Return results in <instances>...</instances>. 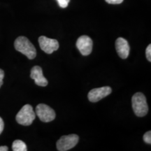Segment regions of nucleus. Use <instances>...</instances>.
Segmentation results:
<instances>
[{
    "instance_id": "obj_1",
    "label": "nucleus",
    "mask_w": 151,
    "mask_h": 151,
    "mask_svg": "<svg viewBox=\"0 0 151 151\" xmlns=\"http://www.w3.org/2000/svg\"><path fill=\"white\" fill-rule=\"evenodd\" d=\"M16 50L25 55L28 59L32 60L37 56V50L34 45L25 37H19L14 42Z\"/></svg>"
},
{
    "instance_id": "obj_2",
    "label": "nucleus",
    "mask_w": 151,
    "mask_h": 151,
    "mask_svg": "<svg viewBox=\"0 0 151 151\" xmlns=\"http://www.w3.org/2000/svg\"><path fill=\"white\" fill-rule=\"evenodd\" d=\"M132 108L136 116L139 117L145 116L148 113V106L146 98L141 92H137L134 94L132 99Z\"/></svg>"
},
{
    "instance_id": "obj_3",
    "label": "nucleus",
    "mask_w": 151,
    "mask_h": 151,
    "mask_svg": "<svg viewBox=\"0 0 151 151\" xmlns=\"http://www.w3.org/2000/svg\"><path fill=\"white\" fill-rule=\"evenodd\" d=\"M36 118V113L32 106L29 104L24 105L16 115V121L18 124L29 126L32 123Z\"/></svg>"
},
{
    "instance_id": "obj_4",
    "label": "nucleus",
    "mask_w": 151,
    "mask_h": 151,
    "mask_svg": "<svg viewBox=\"0 0 151 151\" xmlns=\"http://www.w3.org/2000/svg\"><path fill=\"white\" fill-rule=\"evenodd\" d=\"M35 113L42 122H51L55 118V112L53 109L44 104H39L36 108Z\"/></svg>"
},
{
    "instance_id": "obj_5",
    "label": "nucleus",
    "mask_w": 151,
    "mask_h": 151,
    "mask_svg": "<svg viewBox=\"0 0 151 151\" xmlns=\"http://www.w3.org/2000/svg\"><path fill=\"white\" fill-rule=\"evenodd\" d=\"M79 137L76 134L63 136L57 142V148L59 151H66L73 148L78 142Z\"/></svg>"
},
{
    "instance_id": "obj_6",
    "label": "nucleus",
    "mask_w": 151,
    "mask_h": 151,
    "mask_svg": "<svg viewBox=\"0 0 151 151\" xmlns=\"http://www.w3.org/2000/svg\"><path fill=\"white\" fill-rule=\"evenodd\" d=\"M39 43L41 50L48 54H51L59 48V42L56 39H49L45 36L39 38Z\"/></svg>"
},
{
    "instance_id": "obj_7",
    "label": "nucleus",
    "mask_w": 151,
    "mask_h": 151,
    "mask_svg": "<svg viewBox=\"0 0 151 151\" xmlns=\"http://www.w3.org/2000/svg\"><path fill=\"white\" fill-rule=\"evenodd\" d=\"M93 46L92 40L88 36H81L76 41V47L83 55H88L91 53Z\"/></svg>"
},
{
    "instance_id": "obj_8",
    "label": "nucleus",
    "mask_w": 151,
    "mask_h": 151,
    "mask_svg": "<svg viewBox=\"0 0 151 151\" xmlns=\"http://www.w3.org/2000/svg\"><path fill=\"white\" fill-rule=\"evenodd\" d=\"M111 88L109 86L101 87L99 88H94L90 90L88 93V99L90 100L91 102H97L99 101V100L102 99L103 98L109 95L111 93Z\"/></svg>"
},
{
    "instance_id": "obj_9",
    "label": "nucleus",
    "mask_w": 151,
    "mask_h": 151,
    "mask_svg": "<svg viewBox=\"0 0 151 151\" xmlns=\"http://www.w3.org/2000/svg\"><path fill=\"white\" fill-rule=\"evenodd\" d=\"M30 77L32 79L35 80V83L39 86L45 87L48 83V80L43 74L42 69L39 66H35L31 69Z\"/></svg>"
},
{
    "instance_id": "obj_10",
    "label": "nucleus",
    "mask_w": 151,
    "mask_h": 151,
    "mask_svg": "<svg viewBox=\"0 0 151 151\" xmlns=\"http://www.w3.org/2000/svg\"><path fill=\"white\" fill-rule=\"evenodd\" d=\"M116 48L118 55L122 59H126L129 54L130 47L127 41L124 38L120 37L116 41Z\"/></svg>"
},
{
    "instance_id": "obj_11",
    "label": "nucleus",
    "mask_w": 151,
    "mask_h": 151,
    "mask_svg": "<svg viewBox=\"0 0 151 151\" xmlns=\"http://www.w3.org/2000/svg\"><path fill=\"white\" fill-rule=\"evenodd\" d=\"M12 149L14 151H27V146L22 141L16 140L12 145Z\"/></svg>"
},
{
    "instance_id": "obj_12",
    "label": "nucleus",
    "mask_w": 151,
    "mask_h": 151,
    "mask_svg": "<svg viewBox=\"0 0 151 151\" xmlns=\"http://www.w3.org/2000/svg\"><path fill=\"white\" fill-rule=\"evenodd\" d=\"M143 140L146 143L150 144L151 143V132H147L144 135H143Z\"/></svg>"
},
{
    "instance_id": "obj_13",
    "label": "nucleus",
    "mask_w": 151,
    "mask_h": 151,
    "mask_svg": "<svg viewBox=\"0 0 151 151\" xmlns=\"http://www.w3.org/2000/svg\"><path fill=\"white\" fill-rule=\"evenodd\" d=\"M58 2V4L61 8H66L69 4L70 0H57Z\"/></svg>"
},
{
    "instance_id": "obj_14",
    "label": "nucleus",
    "mask_w": 151,
    "mask_h": 151,
    "mask_svg": "<svg viewBox=\"0 0 151 151\" xmlns=\"http://www.w3.org/2000/svg\"><path fill=\"white\" fill-rule=\"evenodd\" d=\"M146 55L147 60H148L149 62H151V45L150 44H149L148 47H147Z\"/></svg>"
},
{
    "instance_id": "obj_15",
    "label": "nucleus",
    "mask_w": 151,
    "mask_h": 151,
    "mask_svg": "<svg viewBox=\"0 0 151 151\" xmlns=\"http://www.w3.org/2000/svg\"><path fill=\"white\" fill-rule=\"evenodd\" d=\"M105 1L111 4H121L123 0H105Z\"/></svg>"
},
{
    "instance_id": "obj_16",
    "label": "nucleus",
    "mask_w": 151,
    "mask_h": 151,
    "mask_svg": "<svg viewBox=\"0 0 151 151\" xmlns=\"http://www.w3.org/2000/svg\"><path fill=\"white\" fill-rule=\"evenodd\" d=\"M4 77V72L2 69H0V88H1V86L3 85Z\"/></svg>"
},
{
    "instance_id": "obj_17",
    "label": "nucleus",
    "mask_w": 151,
    "mask_h": 151,
    "mask_svg": "<svg viewBox=\"0 0 151 151\" xmlns=\"http://www.w3.org/2000/svg\"><path fill=\"white\" fill-rule=\"evenodd\" d=\"M4 127V123L2 118L0 117V134H1V132H3Z\"/></svg>"
},
{
    "instance_id": "obj_18",
    "label": "nucleus",
    "mask_w": 151,
    "mask_h": 151,
    "mask_svg": "<svg viewBox=\"0 0 151 151\" xmlns=\"http://www.w3.org/2000/svg\"><path fill=\"white\" fill-rule=\"evenodd\" d=\"M9 150L7 146H0V151H7Z\"/></svg>"
}]
</instances>
